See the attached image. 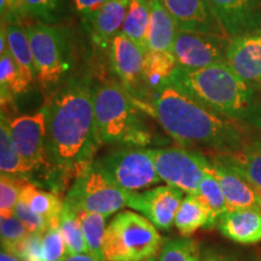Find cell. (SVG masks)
Masks as SVG:
<instances>
[{
  "label": "cell",
  "instance_id": "cell-35",
  "mask_svg": "<svg viewBox=\"0 0 261 261\" xmlns=\"http://www.w3.org/2000/svg\"><path fill=\"white\" fill-rule=\"evenodd\" d=\"M25 180L11 175L2 174L0 177V215L10 217L14 214L15 207L21 196L22 184Z\"/></svg>",
  "mask_w": 261,
  "mask_h": 261
},
{
  "label": "cell",
  "instance_id": "cell-23",
  "mask_svg": "<svg viewBox=\"0 0 261 261\" xmlns=\"http://www.w3.org/2000/svg\"><path fill=\"white\" fill-rule=\"evenodd\" d=\"M19 197L27 202L34 213L45 218L50 225L58 224V217L63 210L64 202L57 194L45 191L32 182L24 181L22 184Z\"/></svg>",
  "mask_w": 261,
  "mask_h": 261
},
{
  "label": "cell",
  "instance_id": "cell-14",
  "mask_svg": "<svg viewBox=\"0 0 261 261\" xmlns=\"http://www.w3.org/2000/svg\"><path fill=\"white\" fill-rule=\"evenodd\" d=\"M225 62L250 87L261 91V29L230 39Z\"/></svg>",
  "mask_w": 261,
  "mask_h": 261
},
{
  "label": "cell",
  "instance_id": "cell-19",
  "mask_svg": "<svg viewBox=\"0 0 261 261\" xmlns=\"http://www.w3.org/2000/svg\"><path fill=\"white\" fill-rule=\"evenodd\" d=\"M130 0H107L91 23V35L99 46L109 47L121 32Z\"/></svg>",
  "mask_w": 261,
  "mask_h": 261
},
{
  "label": "cell",
  "instance_id": "cell-25",
  "mask_svg": "<svg viewBox=\"0 0 261 261\" xmlns=\"http://www.w3.org/2000/svg\"><path fill=\"white\" fill-rule=\"evenodd\" d=\"M0 172L25 181H32V174L23 160L15 149L8 125V116L2 112L0 121Z\"/></svg>",
  "mask_w": 261,
  "mask_h": 261
},
{
  "label": "cell",
  "instance_id": "cell-39",
  "mask_svg": "<svg viewBox=\"0 0 261 261\" xmlns=\"http://www.w3.org/2000/svg\"><path fill=\"white\" fill-rule=\"evenodd\" d=\"M106 2L107 0H73V4L77 14L85 19V22H87V24L91 25Z\"/></svg>",
  "mask_w": 261,
  "mask_h": 261
},
{
  "label": "cell",
  "instance_id": "cell-16",
  "mask_svg": "<svg viewBox=\"0 0 261 261\" xmlns=\"http://www.w3.org/2000/svg\"><path fill=\"white\" fill-rule=\"evenodd\" d=\"M228 39L261 29V0H207Z\"/></svg>",
  "mask_w": 261,
  "mask_h": 261
},
{
  "label": "cell",
  "instance_id": "cell-1",
  "mask_svg": "<svg viewBox=\"0 0 261 261\" xmlns=\"http://www.w3.org/2000/svg\"><path fill=\"white\" fill-rule=\"evenodd\" d=\"M92 79L69 77L48 104V158L52 191L58 195L94 160L102 143L94 120Z\"/></svg>",
  "mask_w": 261,
  "mask_h": 261
},
{
  "label": "cell",
  "instance_id": "cell-41",
  "mask_svg": "<svg viewBox=\"0 0 261 261\" xmlns=\"http://www.w3.org/2000/svg\"><path fill=\"white\" fill-rule=\"evenodd\" d=\"M62 261H102L90 253H80V254H69Z\"/></svg>",
  "mask_w": 261,
  "mask_h": 261
},
{
  "label": "cell",
  "instance_id": "cell-22",
  "mask_svg": "<svg viewBox=\"0 0 261 261\" xmlns=\"http://www.w3.org/2000/svg\"><path fill=\"white\" fill-rule=\"evenodd\" d=\"M218 160L233 168L261 191V139L248 143L232 154L219 155Z\"/></svg>",
  "mask_w": 261,
  "mask_h": 261
},
{
  "label": "cell",
  "instance_id": "cell-27",
  "mask_svg": "<svg viewBox=\"0 0 261 261\" xmlns=\"http://www.w3.org/2000/svg\"><path fill=\"white\" fill-rule=\"evenodd\" d=\"M150 10L148 0H130L121 33L136 42L143 51H148Z\"/></svg>",
  "mask_w": 261,
  "mask_h": 261
},
{
  "label": "cell",
  "instance_id": "cell-6",
  "mask_svg": "<svg viewBox=\"0 0 261 261\" xmlns=\"http://www.w3.org/2000/svg\"><path fill=\"white\" fill-rule=\"evenodd\" d=\"M162 238L145 217L130 211L117 213L107 226L104 261H146L155 256Z\"/></svg>",
  "mask_w": 261,
  "mask_h": 261
},
{
  "label": "cell",
  "instance_id": "cell-5",
  "mask_svg": "<svg viewBox=\"0 0 261 261\" xmlns=\"http://www.w3.org/2000/svg\"><path fill=\"white\" fill-rule=\"evenodd\" d=\"M37 69L39 86L56 92L65 81L74 63L69 33L57 24L34 22L25 25Z\"/></svg>",
  "mask_w": 261,
  "mask_h": 261
},
{
  "label": "cell",
  "instance_id": "cell-3",
  "mask_svg": "<svg viewBox=\"0 0 261 261\" xmlns=\"http://www.w3.org/2000/svg\"><path fill=\"white\" fill-rule=\"evenodd\" d=\"M169 84L219 115L261 129L257 90L241 79L226 62L194 70L177 67Z\"/></svg>",
  "mask_w": 261,
  "mask_h": 261
},
{
  "label": "cell",
  "instance_id": "cell-4",
  "mask_svg": "<svg viewBox=\"0 0 261 261\" xmlns=\"http://www.w3.org/2000/svg\"><path fill=\"white\" fill-rule=\"evenodd\" d=\"M94 120L102 144H122L143 148L151 143V130L121 84L106 81L96 86Z\"/></svg>",
  "mask_w": 261,
  "mask_h": 261
},
{
  "label": "cell",
  "instance_id": "cell-2",
  "mask_svg": "<svg viewBox=\"0 0 261 261\" xmlns=\"http://www.w3.org/2000/svg\"><path fill=\"white\" fill-rule=\"evenodd\" d=\"M133 103L182 146H198L226 155L248 144L246 126L208 109L169 83L145 100L133 99Z\"/></svg>",
  "mask_w": 261,
  "mask_h": 261
},
{
  "label": "cell",
  "instance_id": "cell-18",
  "mask_svg": "<svg viewBox=\"0 0 261 261\" xmlns=\"http://www.w3.org/2000/svg\"><path fill=\"white\" fill-rule=\"evenodd\" d=\"M220 232L228 240L240 244L261 242V211L246 210L227 211L218 221Z\"/></svg>",
  "mask_w": 261,
  "mask_h": 261
},
{
  "label": "cell",
  "instance_id": "cell-44",
  "mask_svg": "<svg viewBox=\"0 0 261 261\" xmlns=\"http://www.w3.org/2000/svg\"><path fill=\"white\" fill-rule=\"evenodd\" d=\"M146 261H158V259H156V256H151L150 259H148Z\"/></svg>",
  "mask_w": 261,
  "mask_h": 261
},
{
  "label": "cell",
  "instance_id": "cell-46",
  "mask_svg": "<svg viewBox=\"0 0 261 261\" xmlns=\"http://www.w3.org/2000/svg\"><path fill=\"white\" fill-rule=\"evenodd\" d=\"M260 192H261V191H260Z\"/></svg>",
  "mask_w": 261,
  "mask_h": 261
},
{
  "label": "cell",
  "instance_id": "cell-29",
  "mask_svg": "<svg viewBox=\"0 0 261 261\" xmlns=\"http://www.w3.org/2000/svg\"><path fill=\"white\" fill-rule=\"evenodd\" d=\"M196 197L210 214V227L217 226L220 218L228 211L226 200L219 182L210 173H205L198 188Z\"/></svg>",
  "mask_w": 261,
  "mask_h": 261
},
{
  "label": "cell",
  "instance_id": "cell-9",
  "mask_svg": "<svg viewBox=\"0 0 261 261\" xmlns=\"http://www.w3.org/2000/svg\"><path fill=\"white\" fill-rule=\"evenodd\" d=\"M96 161L108 177L128 194L139 192L162 181L149 149H120Z\"/></svg>",
  "mask_w": 261,
  "mask_h": 261
},
{
  "label": "cell",
  "instance_id": "cell-42",
  "mask_svg": "<svg viewBox=\"0 0 261 261\" xmlns=\"http://www.w3.org/2000/svg\"><path fill=\"white\" fill-rule=\"evenodd\" d=\"M0 261H22L19 257L16 255V254L8 252V250L2 249V253H0Z\"/></svg>",
  "mask_w": 261,
  "mask_h": 261
},
{
  "label": "cell",
  "instance_id": "cell-20",
  "mask_svg": "<svg viewBox=\"0 0 261 261\" xmlns=\"http://www.w3.org/2000/svg\"><path fill=\"white\" fill-rule=\"evenodd\" d=\"M4 23L10 54L12 55L16 63L18 64L24 79L33 85L34 81H37V69H35L34 58H33L27 29L23 27L21 21L4 22Z\"/></svg>",
  "mask_w": 261,
  "mask_h": 261
},
{
  "label": "cell",
  "instance_id": "cell-21",
  "mask_svg": "<svg viewBox=\"0 0 261 261\" xmlns=\"http://www.w3.org/2000/svg\"><path fill=\"white\" fill-rule=\"evenodd\" d=\"M150 22L148 51H169L178 29L160 0H148Z\"/></svg>",
  "mask_w": 261,
  "mask_h": 261
},
{
  "label": "cell",
  "instance_id": "cell-36",
  "mask_svg": "<svg viewBox=\"0 0 261 261\" xmlns=\"http://www.w3.org/2000/svg\"><path fill=\"white\" fill-rule=\"evenodd\" d=\"M42 250L45 261H62L69 255L58 224H51L42 233Z\"/></svg>",
  "mask_w": 261,
  "mask_h": 261
},
{
  "label": "cell",
  "instance_id": "cell-28",
  "mask_svg": "<svg viewBox=\"0 0 261 261\" xmlns=\"http://www.w3.org/2000/svg\"><path fill=\"white\" fill-rule=\"evenodd\" d=\"M174 225L182 237L191 236L198 228L210 227V214L196 195H187L182 198L175 214Z\"/></svg>",
  "mask_w": 261,
  "mask_h": 261
},
{
  "label": "cell",
  "instance_id": "cell-32",
  "mask_svg": "<svg viewBox=\"0 0 261 261\" xmlns=\"http://www.w3.org/2000/svg\"><path fill=\"white\" fill-rule=\"evenodd\" d=\"M79 215L86 240L89 253L99 260L103 259V240L106 234L107 217L98 213H90L85 211H75Z\"/></svg>",
  "mask_w": 261,
  "mask_h": 261
},
{
  "label": "cell",
  "instance_id": "cell-33",
  "mask_svg": "<svg viewBox=\"0 0 261 261\" xmlns=\"http://www.w3.org/2000/svg\"><path fill=\"white\" fill-rule=\"evenodd\" d=\"M200 248L189 237L173 238L163 244L159 261H200Z\"/></svg>",
  "mask_w": 261,
  "mask_h": 261
},
{
  "label": "cell",
  "instance_id": "cell-10",
  "mask_svg": "<svg viewBox=\"0 0 261 261\" xmlns=\"http://www.w3.org/2000/svg\"><path fill=\"white\" fill-rule=\"evenodd\" d=\"M154 159L156 171L162 181L181 190L187 195H196L205 175L210 162L200 152L181 148L149 149Z\"/></svg>",
  "mask_w": 261,
  "mask_h": 261
},
{
  "label": "cell",
  "instance_id": "cell-40",
  "mask_svg": "<svg viewBox=\"0 0 261 261\" xmlns=\"http://www.w3.org/2000/svg\"><path fill=\"white\" fill-rule=\"evenodd\" d=\"M200 261H244L236 254L219 249V248H207L201 252Z\"/></svg>",
  "mask_w": 261,
  "mask_h": 261
},
{
  "label": "cell",
  "instance_id": "cell-30",
  "mask_svg": "<svg viewBox=\"0 0 261 261\" xmlns=\"http://www.w3.org/2000/svg\"><path fill=\"white\" fill-rule=\"evenodd\" d=\"M22 16L47 24H57L63 19L68 0H19Z\"/></svg>",
  "mask_w": 261,
  "mask_h": 261
},
{
  "label": "cell",
  "instance_id": "cell-17",
  "mask_svg": "<svg viewBox=\"0 0 261 261\" xmlns=\"http://www.w3.org/2000/svg\"><path fill=\"white\" fill-rule=\"evenodd\" d=\"M204 171L219 182L228 211L246 208L261 211V192L230 166L214 159L207 163Z\"/></svg>",
  "mask_w": 261,
  "mask_h": 261
},
{
  "label": "cell",
  "instance_id": "cell-11",
  "mask_svg": "<svg viewBox=\"0 0 261 261\" xmlns=\"http://www.w3.org/2000/svg\"><path fill=\"white\" fill-rule=\"evenodd\" d=\"M230 39L201 33L178 31L171 46V54L182 69H201L225 62Z\"/></svg>",
  "mask_w": 261,
  "mask_h": 261
},
{
  "label": "cell",
  "instance_id": "cell-13",
  "mask_svg": "<svg viewBox=\"0 0 261 261\" xmlns=\"http://www.w3.org/2000/svg\"><path fill=\"white\" fill-rule=\"evenodd\" d=\"M182 198L184 192L181 190L171 185H163L129 194L127 207L140 212L158 228L167 230L174 225L175 214Z\"/></svg>",
  "mask_w": 261,
  "mask_h": 261
},
{
  "label": "cell",
  "instance_id": "cell-34",
  "mask_svg": "<svg viewBox=\"0 0 261 261\" xmlns=\"http://www.w3.org/2000/svg\"><path fill=\"white\" fill-rule=\"evenodd\" d=\"M28 233L27 228L15 214L10 215V217H2V219H0L2 249L15 253L16 248Z\"/></svg>",
  "mask_w": 261,
  "mask_h": 261
},
{
  "label": "cell",
  "instance_id": "cell-24",
  "mask_svg": "<svg viewBox=\"0 0 261 261\" xmlns=\"http://www.w3.org/2000/svg\"><path fill=\"white\" fill-rule=\"evenodd\" d=\"M175 68H177V62L171 51L149 50L145 52L143 77L148 91V97L150 93L169 83V77Z\"/></svg>",
  "mask_w": 261,
  "mask_h": 261
},
{
  "label": "cell",
  "instance_id": "cell-43",
  "mask_svg": "<svg viewBox=\"0 0 261 261\" xmlns=\"http://www.w3.org/2000/svg\"><path fill=\"white\" fill-rule=\"evenodd\" d=\"M12 2H14V3H15V5L17 6V9H18V12H19V15H21V17H23V16H22L21 8H19V0H12Z\"/></svg>",
  "mask_w": 261,
  "mask_h": 261
},
{
  "label": "cell",
  "instance_id": "cell-15",
  "mask_svg": "<svg viewBox=\"0 0 261 261\" xmlns=\"http://www.w3.org/2000/svg\"><path fill=\"white\" fill-rule=\"evenodd\" d=\"M178 31L228 39L207 0H160Z\"/></svg>",
  "mask_w": 261,
  "mask_h": 261
},
{
  "label": "cell",
  "instance_id": "cell-8",
  "mask_svg": "<svg viewBox=\"0 0 261 261\" xmlns=\"http://www.w3.org/2000/svg\"><path fill=\"white\" fill-rule=\"evenodd\" d=\"M128 195L108 177L94 160L75 178L63 202L74 211L98 213L108 218L127 207Z\"/></svg>",
  "mask_w": 261,
  "mask_h": 261
},
{
  "label": "cell",
  "instance_id": "cell-45",
  "mask_svg": "<svg viewBox=\"0 0 261 261\" xmlns=\"http://www.w3.org/2000/svg\"><path fill=\"white\" fill-rule=\"evenodd\" d=\"M256 261H261V254H260V256L257 257V260H256Z\"/></svg>",
  "mask_w": 261,
  "mask_h": 261
},
{
  "label": "cell",
  "instance_id": "cell-37",
  "mask_svg": "<svg viewBox=\"0 0 261 261\" xmlns=\"http://www.w3.org/2000/svg\"><path fill=\"white\" fill-rule=\"evenodd\" d=\"M14 214L21 220V223L24 225L29 233H44L50 226V223L45 218L34 213L27 202L22 200L21 197L16 204Z\"/></svg>",
  "mask_w": 261,
  "mask_h": 261
},
{
  "label": "cell",
  "instance_id": "cell-38",
  "mask_svg": "<svg viewBox=\"0 0 261 261\" xmlns=\"http://www.w3.org/2000/svg\"><path fill=\"white\" fill-rule=\"evenodd\" d=\"M22 261H45L42 250V233H28L15 253Z\"/></svg>",
  "mask_w": 261,
  "mask_h": 261
},
{
  "label": "cell",
  "instance_id": "cell-31",
  "mask_svg": "<svg viewBox=\"0 0 261 261\" xmlns=\"http://www.w3.org/2000/svg\"><path fill=\"white\" fill-rule=\"evenodd\" d=\"M58 227L67 244L68 253H89L79 215L74 210H71L69 205L64 204L58 217Z\"/></svg>",
  "mask_w": 261,
  "mask_h": 261
},
{
  "label": "cell",
  "instance_id": "cell-26",
  "mask_svg": "<svg viewBox=\"0 0 261 261\" xmlns=\"http://www.w3.org/2000/svg\"><path fill=\"white\" fill-rule=\"evenodd\" d=\"M32 85L24 79L23 74L10 54L9 48L0 54V93L2 106L12 102L16 96L23 94L31 89Z\"/></svg>",
  "mask_w": 261,
  "mask_h": 261
},
{
  "label": "cell",
  "instance_id": "cell-12",
  "mask_svg": "<svg viewBox=\"0 0 261 261\" xmlns=\"http://www.w3.org/2000/svg\"><path fill=\"white\" fill-rule=\"evenodd\" d=\"M109 60L112 70L130 97L137 100L146 99L148 91L143 77L145 52L120 32L109 45Z\"/></svg>",
  "mask_w": 261,
  "mask_h": 261
},
{
  "label": "cell",
  "instance_id": "cell-7",
  "mask_svg": "<svg viewBox=\"0 0 261 261\" xmlns=\"http://www.w3.org/2000/svg\"><path fill=\"white\" fill-rule=\"evenodd\" d=\"M8 125L15 149L32 174V184L52 190L51 163L48 158V104L31 114H22Z\"/></svg>",
  "mask_w": 261,
  "mask_h": 261
}]
</instances>
